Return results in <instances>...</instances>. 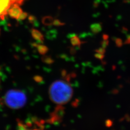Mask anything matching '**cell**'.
<instances>
[{
  "label": "cell",
  "instance_id": "obj_6",
  "mask_svg": "<svg viewBox=\"0 0 130 130\" xmlns=\"http://www.w3.org/2000/svg\"><path fill=\"white\" fill-rule=\"evenodd\" d=\"M31 35L38 43H42L44 42V36L42 33L36 29L33 28L31 30Z\"/></svg>",
  "mask_w": 130,
  "mask_h": 130
},
{
  "label": "cell",
  "instance_id": "obj_3",
  "mask_svg": "<svg viewBox=\"0 0 130 130\" xmlns=\"http://www.w3.org/2000/svg\"><path fill=\"white\" fill-rule=\"evenodd\" d=\"M43 125L41 122L37 121L18 122L16 130H42Z\"/></svg>",
  "mask_w": 130,
  "mask_h": 130
},
{
  "label": "cell",
  "instance_id": "obj_9",
  "mask_svg": "<svg viewBox=\"0 0 130 130\" xmlns=\"http://www.w3.org/2000/svg\"><path fill=\"white\" fill-rule=\"evenodd\" d=\"M28 13L27 12H23L19 17V20H23L27 19L28 17Z\"/></svg>",
  "mask_w": 130,
  "mask_h": 130
},
{
  "label": "cell",
  "instance_id": "obj_2",
  "mask_svg": "<svg viewBox=\"0 0 130 130\" xmlns=\"http://www.w3.org/2000/svg\"><path fill=\"white\" fill-rule=\"evenodd\" d=\"M3 99L6 106L13 109H19L26 104L27 98L23 91L12 90L5 93Z\"/></svg>",
  "mask_w": 130,
  "mask_h": 130
},
{
  "label": "cell",
  "instance_id": "obj_10",
  "mask_svg": "<svg viewBox=\"0 0 130 130\" xmlns=\"http://www.w3.org/2000/svg\"><path fill=\"white\" fill-rule=\"evenodd\" d=\"M53 25H54V26H58L62 25L63 23H62L59 20L55 19L54 21V22H53Z\"/></svg>",
  "mask_w": 130,
  "mask_h": 130
},
{
  "label": "cell",
  "instance_id": "obj_11",
  "mask_svg": "<svg viewBox=\"0 0 130 130\" xmlns=\"http://www.w3.org/2000/svg\"><path fill=\"white\" fill-rule=\"evenodd\" d=\"M25 0H13V3L14 4H17V5H22L24 3Z\"/></svg>",
  "mask_w": 130,
  "mask_h": 130
},
{
  "label": "cell",
  "instance_id": "obj_7",
  "mask_svg": "<svg viewBox=\"0 0 130 130\" xmlns=\"http://www.w3.org/2000/svg\"><path fill=\"white\" fill-rule=\"evenodd\" d=\"M35 44L36 45H35V46L37 47L38 51L42 55H44L46 54L48 51L49 49L46 46L43 44H42V43H36Z\"/></svg>",
  "mask_w": 130,
  "mask_h": 130
},
{
  "label": "cell",
  "instance_id": "obj_5",
  "mask_svg": "<svg viewBox=\"0 0 130 130\" xmlns=\"http://www.w3.org/2000/svg\"><path fill=\"white\" fill-rule=\"evenodd\" d=\"M7 12L11 18L19 20L20 15L23 12L19 5L14 4L12 7H10Z\"/></svg>",
  "mask_w": 130,
  "mask_h": 130
},
{
  "label": "cell",
  "instance_id": "obj_1",
  "mask_svg": "<svg viewBox=\"0 0 130 130\" xmlns=\"http://www.w3.org/2000/svg\"><path fill=\"white\" fill-rule=\"evenodd\" d=\"M73 93V89L70 85L63 79H58L53 83L49 89L52 102L60 106L69 102Z\"/></svg>",
  "mask_w": 130,
  "mask_h": 130
},
{
  "label": "cell",
  "instance_id": "obj_8",
  "mask_svg": "<svg viewBox=\"0 0 130 130\" xmlns=\"http://www.w3.org/2000/svg\"><path fill=\"white\" fill-rule=\"evenodd\" d=\"M54 19L51 16H46L42 19V23L45 26H50L53 24Z\"/></svg>",
  "mask_w": 130,
  "mask_h": 130
},
{
  "label": "cell",
  "instance_id": "obj_4",
  "mask_svg": "<svg viewBox=\"0 0 130 130\" xmlns=\"http://www.w3.org/2000/svg\"><path fill=\"white\" fill-rule=\"evenodd\" d=\"M14 5L13 0H0V19H4L11 5Z\"/></svg>",
  "mask_w": 130,
  "mask_h": 130
}]
</instances>
